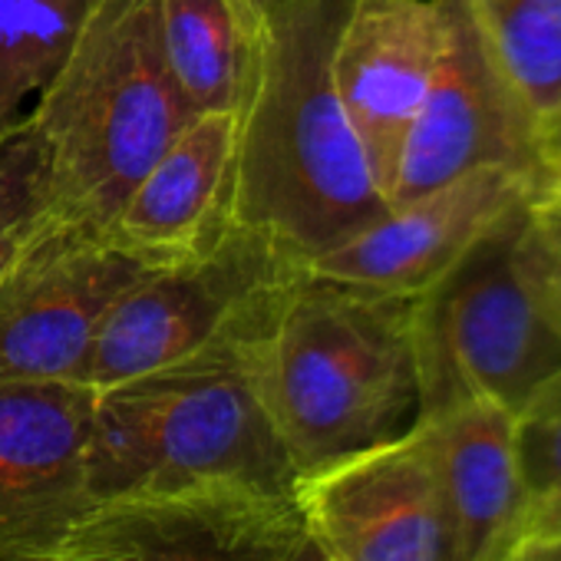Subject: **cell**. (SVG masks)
Listing matches in <instances>:
<instances>
[{"instance_id":"cell-11","label":"cell","mask_w":561,"mask_h":561,"mask_svg":"<svg viewBox=\"0 0 561 561\" xmlns=\"http://www.w3.org/2000/svg\"><path fill=\"white\" fill-rule=\"evenodd\" d=\"M541 188L545 179L531 169H469L423 195L393 202L377 221L311 257L301 271L380 295L420 298L482 234Z\"/></svg>"},{"instance_id":"cell-17","label":"cell","mask_w":561,"mask_h":561,"mask_svg":"<svg viewBox=\"0 0 561 561\" xmlns=\"http://www.w3.org/2000/svg\"><path fill=\"white\" fill-rule=\"evenodd\" d=\"M96 0H0V139L67 60Z\"/></svg>"},{"instance_id":"cell-23","label":"cell","mask_w":561,"mask_h":561,"mask_svg":"<svg viewBox=\"0 0 561 561\" xmlns=\"http://www.w3.org/2000/svg\"><path fill=\"white\" fill-rule=\"evenodd\" d=\"M541 175L545 188L561 192V113L545 126V146H541Z\"/></svg>"},{"instance_id":"cell-8","label":"cell","mask_w":561,"mask_h":561,"mask_svg":"<svg viewBox=\"0 0 561 561\" xmlns=\"http://www.w3.org/2000/svg\"><path fill=\"white\" fill-rule=\"evenodd\" d=\"M142 271L103 231H44L0 280V383H80L106 311Z\"/></svg>"},{"instance_id":"cell-6","label":"cell","mask_w":561,"mask_h":561,"mask_svg":"<svg viewBox=\"0 0 561 561\" xmlns=\"http://www.w3.org/2000/svg\"><path fill=\"white\" fill-rule=\"evenodd\" d=\"M298 274V261L231 221L211 248L146 267L113 301L80 383L106 390L254 341Z\"/></svg>"},{"instance_id":"cell-26","label":"cell","mask_w":561,"mask_h":561,"mask_svg":"<svg viewBox=\"0 0 561 561\" xmlns=\"http://www.w3.org/2000/svg\"><path fill=\"white\" fill-rule=\"evenodd\" d=\"M248 4H251V11L261 18V24L267 27L274 18H280V14H285L291 4H295V0H248Z\"/></svg>"},{"instance_id":"cell-25","label":"cell","mask_w":561,"mask_h":561,"mask_svg":"<svg viewBox=\"0 0 561 561\" xmlns=\"http://www.w3.org/2000/svg\"><path fill=\"white\" fill-rule=\"evenodd\" d=\"M285 561H331L321 548H318V541L308 535V531H301V538H298V545L291 548V554L285 558Z\"/></svg>"},{"instance_id":"cell-1","label":"cell","mask_w":561,"mask_h":561,"mask_svg":"<svg viewBox=\"0 0 561 561\" xmlns=\"http://www.w3.org/2000/svg\"><path fill=\"white\" fill-rule=\"evenodd\" d=\"M351 4L295 0L274 18L238 113L231 221L301 267L390 208L334 83V47Z\"/></svg>"},{"instance_id":"cell-19","label":"cell","mask_w":561,"mask_h":561,"mask_svg":"<svg viewBox=\"0 0 561 561\" xmlns=\"http://www.w3.org/2000/svg\"><path fill=\"white\" fill-rule=\"evenodd\" d=\"M60 218L47 149L31 113L0 139V280Z\"/></svg>"},{"instance_id":"cell-20","label":"cell","mask_w":561,"mask_h":561,"mask_svg":"<svg viewBox=\"0 0 561 561\" xmlns=\"http://www.w3.org/2000/svg\"><path fill=\"white\" fill-rule=\"evenodd\" d=\"M515 459L525 495L522 531L561 525V374L515 413Z\"/></svg>"},{"instance_id":"cell-3","label":"cell","mask_w":561,"mask_h":561,"mask_svg":"<svg viewBox=\"0 0 561 561\" xmlns=\"http://www.w3.org/2000/svg\"><path fill=\"white\" fill-rule=\"evenodd\" d=\"M248 344L93 390V505L225 485L295 489L298 472L264 410Z\"/></svg>"},{"instance_id":"cell-22","label":"cell","mask_w":561,"mask_h":561,"mask_svg":"<svg viewBox=\"0 0 561 561\" xmlns=\"http://www.w3.org/2000/svg\"><path fill=\"white\" fill-rule=\"evenodd\" d=\"M499 561H561V525L522 531Z\"/></svg>"},{"instance_id":"cell-24","label":"cell","mask_w":561,"mask_h":561,"mask_svg":"<svg viewBox=\"0 0 561 561\" xmlns=\"http://www.w3.org/2000/svg\"><path fill=\"white\" fill-rule=\"evenodd\" d=\"M67 561H129V558L119 548H110L100 541H77L73 558H67Z\"/></svg>"},{"instance_id":"cell-18","label":"cell","mask_w":561,"mask_h":561,"mask_svg":"<svg viewBox=\"0 0 561 561\" xmlns=\"http://www.w3.org/2000/svg\"><path fill=\"white\" fill-rule=\"evenodd\" d=\"M495 60L548 126L561 113V0H466Z\"/></svg>"},{"instance_id":"cell-10","label":"cell","mask_w":561,"mask_h":561,"mask_svg":"<svg viewBox=\"0 0 561 561\" xmlns=\"http://www.w3.org/2000/svg\"><path fill=\"white\" fill-rule=\"evenodd\" d=\"M93 387L0 383V561H67L96 508L87 485Z\"/></svg>"},{"instance_id":"cell-2","label":"cell","mask_w":561,"mask_h":561,"mask_svg":"<svg viewBox=\"0 0 561 561\" xmlns=\"http://www.w3.org/2000/svg\"><path fill=\"white\" fill-rule=\"evenodd\" d=\"M248 354L298 476L390 443L420 420L413 298L301 271Z\"/></svg>"},{"instance_id":"cell-12","label":"cell","mask_w":561,"mask_h":561,"mask_svg":"<svg viewBox=\"0 0 561 561\" xmlns=\"http://www.w3.org/2000/svg\"><path fill=\"white\" fill-rule=\"evenodd\" d=\"M443 41V0H354L341 24L334 83L387 202Z\"/></svg>"},{"instance_id":"cell-7","label":"cell","mask_w":561,"mask_h":561,"mask_svg":"<svg viewBox=\"0 0 561 561\" xmlns=\"http://www.w3.org/2000/svg\"><path fill=\"white\" fill-rule=\"evenodd\" d=\"M443 57L403 139L390 205L482 165H512L541 175V119L495 60L466 0H443Z\"/></svg>"},{"instance_id":"cell-14","label":"cell","mask_w":561,"mask_h":561,"mask_svg":"<svg viewBox=\"0 0 561 561\" xmlns=\"http://www.w3.org/2000/svg\"><path fill=\"white\" fill-rule=\"evenodd\" d=\"M238 113H198L142 172L106 238L146 267L192 257L231 228Z\"/></svg>"},{"instance_id":"cell-21","label":"cell","mask_w":561,"mask_h":561,"mask_svg":"<svg viewBox=\"0 0 561 561\" xmlns=\"http://www.w3.org/2000/svg\"><path fill=\"white\" fill-rule=\"evenodd\" d=\"M535 218H538V228H541L551 277H554V288H558V298H561V192L541 188L538 198H535Z\"/></svg>"},{"instance_id":"cell-4","label":"cell","mask_w":561,"mask_h":561,"mask_svg":"<svg viewBox=\"0 0 561 561\" xmlns=\"http://www.w3.org/2000/svg\"><path fill=\"white\" fill-rule=\"evenodd\" d=\"M195 116L169 70L156 0H96L31 113L60 218L106 231Z\"/></svg>"},{"instance_id":"cell-16","label":"cell","mask_w":561,"mask_h":561,"mask_svg":"<svg viewBox=\"0 0 561 561\" xmlns=\"http://www.w3.org/2000/svg\"><path fill=\"white\" fill-rule=\"evenodd\" d=\"M169 70L195 113H241L267 27L248 0H156Z\"/></svg>"},{"instance_id":"cell-5","label":"cell","mask_w":561,"mask_h":561,"mask_svg":"<svg viewBox=\"0 0 561 561\" xmlns=\"http://www.w3.org/2000/svg\"><path fill=\"white\" fill-rule=\"evenodd\" d=\"M535 198L508 211L413 298L420 416L459 400L518 413L561 374V298Z\"/></svg>"},{"instance_id":"cell-15","label":"cell","mask_w":561,"mask_h":561,"mask_svg":"<svg viewBox=\"0 0 561 561\" xmlns=\"http://www.w3.org/2000/svg\"><path fill=\"white\" fill-rule=\"evenodd\" d=\"M420 423L433 446L453 561H499L525 518L515 413L485 400H459L423 413Z\"/></svg>"},{"instance_id":"cell-13","label":"cell","mask_w":561,"mask_h":561,"mask_svg":"<svg viewBox=\"0 0 561 561\" xmlns=\"http://www.w3.org/2000/svg\"><path fill=\"white\" fill-rule=\"evenodd\" d=\"M301 531L291 492L225 485L96 505L77 541L129 561H285Z\"/></svg>"},{"instance_id":"cell-9","label":"cell","mask_w":561,"mask_h":561,"mask_svg":"<svg viewBox=\"0 0 561 561\" xmlns=\"http://www.w3.org/2000/svg\"><path fill=\"white\" fill-rule=\"evenodd\" d=\"M305 531L331 561H453L426 426L295 479Z\"/></svg>"}]
</instances>
